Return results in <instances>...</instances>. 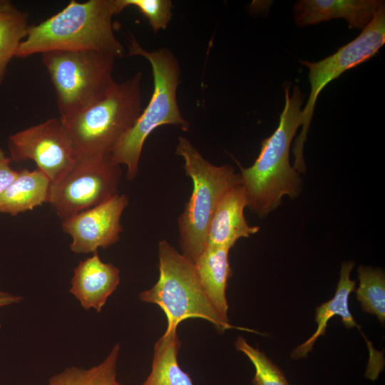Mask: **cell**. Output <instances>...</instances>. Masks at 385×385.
Segmentation results:
<instances>
[{
  "instance_id": "cell-18",
  "label": "cell",
  "mask_w": 385,
  "mask_h": 385,
  "mask_svg": "<svg viewBox=\"0 0 385 385\" xmlns=\"http://www.w3.org/2000/svg\"><path fill=\"white\" fill-rule=\"evenodd\" d=\"M119 344H115L108 356L89 369L73 366L51 376L49 385H123L116 379V362Z\"/></svg>"
},
{
  "instance_id": "cell-6",
  "label": "cell",
  "mask_w": 385,
  "mask_h": 385,
  "mask_svg": "<svg viewBox=\"0 0 385 385\" xmlns=\"http://www.w3.org/2000/svg\"><path fill=\"white\" fill-rule=\"evenodd\" d=\"M159 277L150 289L140 293L141 301L157 304L167 318L165 333L177 330L184 320L198 318L221 332L235 328L216 311L205 293L195 264L165 240L158 243Z\"/></svg>"
},
{
  "instance_id": "cell-14",
  "label": "cell",
  "mask_w": 385,
  "mask_h": 385,
  "mask_svg": "<svg viewBox=\"0 0 385 385\" xmlns=\"http://www.w3.org/2000/svg\"><path fill=\"white\" fill-rule=\"evenodd\" d=\"M247 207L241 183L229 190L220 201L210 222L207 245L231 249L240 238L257 233L260 227L248 225L244 215Z\"/></svg>"
},
{
  "instance_id": "cell-4",
  "label": "cell",
  "mask_w": 385,
  "mask_h": 385,
  "mask_svg": "<svg viewBox=\"0 0 385 385\" xmlns=\"http://www.w3.org/2000/svg\"><path fill=\"white\" fill-rule=\"evenodd\" d=\"M175 153L184 160L185 173L193 183L191 196L178 217L183 255L195 263L207 247V230L224 195L240 183V175L230 165L211 164L191 144L179 136Z\"/></svg>"
},
{
  "instance_id": "cell-2",
  "label": "cell",
  "mask_w": 385,
  "mask_h": 385,
  "mask_svg": "<svg viewBox=\"0 0 385 385\" xmlns=\"http://www.w3.org/2000/svg\"><path fill=\"white\" fill-rule=\"evenodd\" d=\"M284 83L285 104L274 132L261 143L258 157L252 166L241 168L240 183L247 207L262 217L275 210L284 195L296 197L301 190L299 173L289 163L292 140L302 125L304 96L299 87Z\"/></svg>"
},
{
  "instance_id": "cell-22",
  "label": "cell",
  "mask_w": 385,
  "mask_h": 385,
  "mask_svg": "<svg viewBox=\"0 0 385 385\" xmlns=\"http://www.w3.org/2000/svg\"><path fill=\"white\" fill-rule=\"evenodd\" d=\"M123 9L128 6L137 8L148 20L155 33L165 29L173 13V3L170 0H120Z\"/></svg>"
},
{
  "instance_id": "cell-9",
  "label": "cell",
  "mask_w": 385,
  "mask_h": 385,
  "mask_svg": "<svg viewBox=\"0 0 385 385\" xmlns=\"http://www.w3.org/2000/svg\"><path fill=\"white\" fill-rule=\"evenodd\" d=\"M120 165L110 155H78L71 168L51 183L48 202L61 220L118 194Z\"/></svg>"
},
{
  "instance_id": "cell-1",
  "label": "cell",
  "mask_w": 385,
  "mask_h": 385,
  "mask_svg": "<svg viewBox=\"0 0 385 385\" xmlns=\"http://www.w3.org/2000/svg\"><path fill=\"white\" fill-rule=\"evenodd\" d=\"M120 0L71 1L61 11L29 26L15 57L51 51H96L123 56L114 33L113 17L123 10Z\"/></svg>"
},
{
  "instance_id": "cell-25",
  "label": "cell",
  "mask_w": 385,
  "mask_h": 385,
  "mask_svg": "<svg viewBox=\"0 0 385 385\" xmlns=\"http://www.w3.org/2000/svg\"><path fill=\"white\" fill-rule=\"evenodd\" d=\"M11 5H12V4L10 1H7L6 4H4L2 6H0V16L4 11H6Z\"/></svg>"
},
{
  "instance_id": "cell-24",
  "label": "cell",
  "mask_w": 385,
  "mask_h": 385,
  "mask_svg": "<svg viewBox=\"0 0 385 385\" xmlns=\"http://www.w3.org/2000/svg\"><path fill=\"white\" fill-rule=\"evenodd\" d=\"M22 299L23 297L21 296L14 295L4 291H0V307L19 303Z\"/></svg>"
},
{
  "instance_id": "cell-23",
  "label": "cell",
  "mask_w": 385,
  "mask_h": 385,
  "mask_svg": "<svg viewBox=\"0 0 385 385\" xmlns=\"http://www.w3.org/2000/svg\"><path fill=\"white\" fill-rule=\"evenodd\" d=\"M11 159L0 148V197L11 184L18 175L11 167Z\"/></svg>"
},
{
  "instance_id": "cell-16",
  "label": "cell",
  "mask_w": 385,
  "mask_h": 385,
  "mask_svg": "<svg viewBox=\"0 0 385 385\" xmlns=\"http://www.w3.org/2000/svg\"><path fill=\"white\" fill-rule=\"evenodd\" d=\"M51 180L38 169L18 172L11 184L0 197V212L12 216L48 202Z\"/></svg>"
},
{
  "instance_id": "cell-15",
  "label": "cell",
  "mask_w": 385,
  "mask_h": 385,
  "mask_svg": "<svg viewBox=\"0 0 385 385\" xmlns=\"http://www.w3.org/2000/svg\"><path fill=\"white\" fill-rule=\"evenodd\" d=\"M229 251L228 248L207 245L194 263L205 293L220 317L228 322L226 290L232 274Z\"/></svg>"
},
{
  "instance_id": "cell-26",
  "label": "cell",
  "mask_w": 385,
  "mask_h": 385,
  "mask_svg": "<svg viewBox=\"0 0 385 385\" xmlns=\"http://www.w3.org/2000/svg\"><path fill=\"white\" fill-rule=\"evenodd\" d=\"M8 1H2V0H0V6H4V4H6Z\"/></svg>"
},
{
  "instance_id": "cell-20",
  "label": "cell",
  "mask_w": 385,
  "mask_h": 385,
  "mask_svg": "<svg viewBox=\"0 0 385 385\" xmlns=\"http://www.w3.org/2000/svg\"><path fill=\"white\" fill-rule=\"evenodd\" d=\"M359 286L356 297L363 311L385 322V276L380 269L361 265L358 267Z\"/></svg>"
},
{
  "instance_id": "cell-19",
  "label": "cell",
  "mask_w": 385,
  "mask_h": 385,
  "mask_svg": "<svg viewBox=\"0 0 385 385\" xmlns=\"http://www.w3.org/2000/svg\"><path fill=\"white\" fill-rule=\"evenodd\" d=\"M28 14L13 4L0 16V84L29 29Z\"/></svg>"
},
{
  "instance_id": "cell-3",
  "label": "cell",
  "mask_w": 385,
  "mask_h": 385,
  "mask_svg": "<svg viewBox=\"0 0 385 385\" xmlns=\"http://www.w3.org/2000/svg\"><path fill=\"white\" fill-rule=\"evenodd\" d=\"M128 56H140L149 61L154 84L148 106L110 154L115 164L126 166L127 180H132L138 173L144 143L155 128L173 125L187 131L190 124L182 115L177 101L181 70L173 51L168 48L146 51L132 37L129 39Z\"/></svg>"
},
{
  "instance_id": "cell-17",
  "label": "cell",
  "mask_w": 385,
  "mask_h": 385,
  "mask_svg": "<svg viewBox=\"0 0 385 385\" xmlns=\"http://www.w3.org/2000/svg\"><path fill=\"white\" fill-rule=\"evenodd\" d=\"M181 344L177 330L164 333L154 346L151 371L142 385H194L178 361Z\"/></svg>"
},
{
  "instance_id": "cell-21",
  "label": "cell",
  "mask_w": 385,
  "mask_h": 385,
  "mask_svg": "<svg viewBox=\"0 0 385 385\" xmlns=\"http://www.w3.org/2000/svg\"><path fill=\"white\" fill-rule=\"evenodd\" d=\"M236 349L243 353L253 364L255 374L252 379L254 385H291L284 372L259 349L249 344L242 337L235 342Z\"/></svg>"
},
{
  "instance_id": "cell-10",
  "label": "cell",
  "mask_w": 385,
  "mask_h": 385,
  "mask_svg": "<svg viewBox=\"0 0 385 385\" xmlns=\"http://www.w3.org/2000/svg\"><path fill=\"white\" fill-rule=\"evenodd\" d=\"M8 148L11 160H33L51 183L71 168L78 155L62 122L56 118L10 135Z\"/></svg>"
},
{
  "instance_id": "cell-12",
  "label": "cell",
  "mask_w": 385,
  "mask_h": 385,
  "mask_svg": "<svg viewBox=\"0 0 385 385\" xmlns=\"http://www.w3.org/2000/svg\"><path fill=\"white\" fill-rule=\"evenodd\" d=\"M383 6L381 0H301L294 5V16L300 27L341 18L349 29H363Z\"/></svg>"
},
{
  "instance_id": "cell-8",
  "label": "cell",
  "mask_w": 385,
  "mask_h": 385,
  "mask_svg": "<svg viewBox=\"0 0 385 385\" xmlns=\"http://www.w3.org/2000/svg\"><path fill=\"white\" fill-rule=\"evenodd\" d=\"M385 43V7L380 8L370 23L353 41L338 48L337 52L316 62L302 61L309 69L311 91L307 104L302 111V129L296 138L292 152L294 168L300 173L306 170L303 148L307 140L315 104L321 91L331 81L346 71L374 56Z\"/></svg>"
},
{
  "instance_id": "cell-5",
  "label": "cell",
  "mask_w": 385,
  "mask_h": 385,
  "mask_svg": "<svg viewBox=\"0 0 385 385\" xmlns=\"http://www.w3.org/2000/svg\"><path fill=\"white\" fill-rule=\"evenodd\" d=\"M142 73L115 84L108 95L61 120L77 155H110L142 112Z\"/></svg>"
},
{
  "instance_id": "cell-7",
  "label": "cell",
  "mask_w": 385,
  "mask_h": 385,
  "mask_svg": "<svg viewBox=\"0 0 385 385\" xmlns=\"http://www.w3.org/2000/svg\"><path fill=\"white\" fill-rule=\"evenodd\" d=\"M64 120L103 99L116 83V57L96 51H51L41 54Z\"/></svg>"
},
{
  "instance_id": "cell-13",
  "label": "cell",
  "mask_w": 385,
  "mask_h": 385,
  "mask_svg": "<svg viewBox=\"0 0 385 385\" xmlns=\"http://www.w3.org/2000/svg\"><path fill=\"white\" fill-rule=\"evenodd\" d=\"M119 283L118 268L103 262L96 252L75 267L69 292L85 309L93 308L99 312Z\"/></svg>"
},
{
  "instance_id": "cell-11",
  "label": "cell",
  "mask_w": 385,
  "mask_h": 385,
  "mask_svg": "<svg viewBox=\"0 0 385 385\" xmlns=\"http://www.w3.org/2000/svg\"><path fill=\"white\" fill-rule=\"evenodd\" d=\"M128 204L125 194L111 199L62 220L63 231L71 235V250L76 254L94 253L120 240V217Z\"/></svg>"
}]
</instances>
